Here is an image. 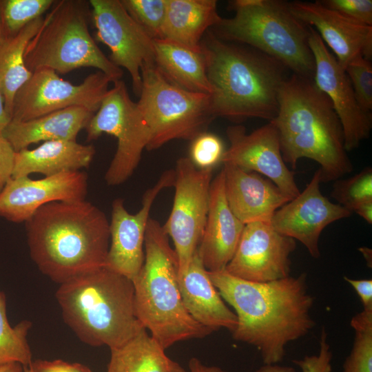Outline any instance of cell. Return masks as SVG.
<instances>
[{
  "label": "cell",
  "mask_w": 372,
  "mask_h": 372,
  "mask_svg": "<svg viewBox=\"0 0 372 372\" xmlns=\"http://www.w3.org/2000/svg\"><path fill=\"white\" fill-rule=\"evenodd\" d=\"M222 298L235 311L234 339L256 347L264 364H276L291 342L306 335L316 323L313 298L304 273L266 282L238 278L225 269L208 271Z\"/></svg>",
  "instance_id": "6da1fadb"
},
{
  "label": "cell",
  "mask_w": 372,
  "mask_h": 372,
  "mask_svg": "<svg viewBox=\"0 0 372 372\" xmlns=\"http://www.w3.org/2000/svg\"><path fill=\"white\" fill-rule=\"evenodd\" d=\"M25 224L30 258L52 281L61 285L105 267L110 223L92 203L52 202Z\"/></svg>",
  "instance_id": "7a4b0ae2"
},
{
  "label": "cell",
  "mask_w": 372,
  "mask_h": 372,
  "mask_svg": "<svg viewBox=\"0 0 372 372\" xmlns=\"http://www.w3.org/2000/svg\"><path fill=\"white\" fill-rule=\"evenodd\" d=\"M269 122L278 130L283 160L293 169L300 158L311 159L320 166L322 183L353 171L340 121L313 79L288 76L279 92L278 113Z\"/></svg>",
  "instance_id": "3957f363"
},
{
  "label": "cell",
  "mask_w": 372,
  "mask_h": 372,
  "mask_svg": "<svg viewBox=\"0 0 372 372\" xmlns=\"http://www.w3.org/2000/svg\"><path fill=\"white\" fill-rule=\"evenodd\" d=\"M204 36L200 45L212 87L214 116L236 123L249 118L272 121L288 69L256 50L223 41L211 31Z\"/></svg>",
  "instance_id": "277c9868"
},
{
  "label": "cell",
  "mask_w": 372,
  "mask_h": 372,
  "mask_svg": "<svg viewBox=\"0 0 372 372\" xmlns=\"http://www.w3.org/2000/svg\"><path fill=\"white\" fill-rule=\"evenodd\" d=\"M55 296L64 322L87 345L116 348L145 329L132 280L106 267L59 285Z\"/></svg>",
  "instance_id": "5b68a950"
},
{
  "label": "cell",
  "mask_w": 372,
  "mask_h": 372,
  "mask_svg": "<svg viewBox=\"0 0 372 372\" xmlns=\"http://www.w3.org/2000/svg\"><path fill=\"white\" fill-rule=\"evenodd\" d=\"M144 250V263L132 280L135 314L142 326L165 350L178 342L211 334L185 309L178 283L176 254L163 225L152 218Z\"/></svg>",
  "instance_id": "8992f818"
},
{
  "label": "cell",
  "mask_w": 372,
  "mask_h": 372,
  "mask_svg": "<svg viewBox=\"0 0 372 372\" xmlns=\"http://www.w3.org/2000/svg\"><path fill=\"white\" fill-rule=\"evenodd\" d=\"M234 12L211 28L218 38L247 45L300 76L313 78L315 62L309 44V27L290 11L288 2L236 0Z\"/></svg>",
  "instance_id": "52a82bcc"
},
{
  "label": "cell",
  "mask_w": 372,
  "mask_h": 372,
  "mask_svg": "<svg viewBox=\"0 0 372 372\" xmlns=\"http://www.w3.org/2000/svg\"><path fill=\"white\" fill-rule=\"evenodd\" d=\"M91 21L89 1H55L41 30L26 48L25 64L28 70L32 73L50 69L65 74L90 67L103 72L114 82L120 80L123 70L98 47L90 33Z\"/></svg>",
  "instance_id": "ba28073f"
},
{
  "label": "cell",
  "mask_w": 372,
  "mask_h": 372,
  "mask_svg": "<svg viewBox=\"0 0 372 372\" xmlns=\"http://www.w3.org/2000/svg\"><path fill=\"white\" fill-rule=\"evenodd\" d=\"M141 79L136 103L149 132L146 149H158L175 139L192 141L216 118L210 95L175 85L155 64L143 65Z\"/></svg>",
  "instance_id": "9c48e42d"
},
{
  "label": "cell",
  "mask_w": 372,
  "mask_h": 372,
  "mask_svg": "<svg viewBox=\"0 0 372 372\" xmlns=\"http://www.w3.org/2000/svg\"><path fill=\"white\" fill-rule=\"evenodd\" d=\"M85 128L87 141L98 138L103 133L117 139L116 153L105 175L108 185L126 181L134 173L149 142L145 121L121 79L114 81Z\"/></svg>",
  "instance_id": "30bf717a"
},
{
  "label": "cell",
  "mask_w": 372,
  "mask_h": 372,
  "mask_svg": "<svg viewBox=\"0 0 372 372\" xmlns=\"http://www.w3.org/2000/svg\"><path fill=\"white\" fill-rule=\"evenodd\" d=\"M174 170V202L163 227L173 241L180 277L187 271L202 238L214 169H199L189 157H180Z\"/></svg>",
  "instance_id": "8fae6325"
},
{
  "label": "cell",
  "mask_w": 372,
  "mask_h": 372,
  "mask_svg": "<svg viewBox=\"0 0 372 372\" xmlns=\"http://www.w3.org/2000/svg\"><path fill=\"white\" fill-rule=\"evenodd\" d=\"M113 82L99 70L88 75L81 83L74 85L52 70H37L17 92L10 121H26L74 106L96 113Z\"/></svg>",
  "instance_id": "7c38bea8"
},
{
  "label": "cell",
  "mask_w": 372,
  "mask_h": 372,
  "mask_svg": "<svg viewBox=\"0 0 372 372\" xmlns=\"http://www.w3.org/2000/svg\"><path fill=\"white\" fill-rule=\"evenodd\" d=\"M95 41L107 45L110 60L130 74L134 92L141 90V68L154 64V39L130 16L121 0H90Z\"/></svg>",
  "instance_id": "4fadbf2b"
},
{
  "label": "cell",
  "mask_w": 372,
  "mask_h": 372,
  "mask_svg": "<svg viewBox=\"0 0 372 372\" xmlns=\"http://www.w3.org/2000/svg\"><path fill=\"white\" fill-rule=\"evenodd\" d=\"M294 239L277 231L271 223L245 225L239 242L225 270L247 281L271 282L289 277Z\"/></svg>",
  "instance_id": "5bb4252c"
},
{
  "label": "cell",
  "mask_w": 372,
  "mask_h": 372,
  "mask_svg": "<svg viewBox=\"0 0 372 372\" xmlns=\"http://www.w3.org/2000/svg\"><path fill=\"white\" fill-rule=\"evenodd\" d=\"M309 27V44L315 62L313 79L331 101L343 129L345 149L350 152L369 137L371 114L360 107L344 69L318 32Z\"/></svg>",
  "instance_id": "9a60e30c"
},
{
  "label": "cell",
  "mask_w": 372,
  "mask_h": 372,
  "mask_svg": "<svg viewBox=\"0 0 372 372\" xmlns=\"http://www.w3.org/2000/svg\"><path fill=\"white\" fill-rule=\"evenodd\" d=\"M174 176V169L165 171L154 185L145 192L141 207L136 214L127 211L123 199L113 201L107 268L132 280L137 276L144 263L145 236L151 208L159 193L173 186Z\"/></svg>",
  "instance_id": "2e32d148"
},
{
  "label": "cell",
  "mask_w": 372,
  "mask_h": 372,
  "mask_svg": "<svg viewBox=\"0 0 372 372\" xmlns=\"http://www.w3.org/2000/svg\"><path fill=\"white\" fill-rule=\"evenodd\" d=\"M226 133L229 146L221 163L262 174L292 198L300 194L294 173L283 160L279 134L271 122L251 133L241 125H231Z\"/></svg>",
  "instance_id": "e0dca14e"
},
{
  "label": "cell",
  "mask_w": 372,
  "mask_h": 372,
  "mask_svg": "<svg viewBox=\"0 0 372 372\" xmlns=\"http://www.w3.org/2000/svg\"><path fill=\"white\" fill-rule=\"evenodd\" d=\"M321 174L319 168L305 189L278 209L271 220L277 231L300 242L314 258L320 256L319 240L324 229L352 214L322 194Z\"/></svg>",
  "instance_id": "ac0fdd59"
},
{
  "label": "cell",
  "mask_w": 372,
  "mask_h": 372,
  "mask_svg": "<svg viewBox=\"0 0 372 372\" xmlns=\"http://www.w3.org/2000/svg\"><path fill=\"white\" fill-rule=\"evenodd\" d=\"M87 175L65 172L40 179L11 178L0 192V216L25 223L41 206L54 201L85 200Z\"/></svg>",
  "instance_id": "d6986e66"
},
{
  "label": "cell",
  "mask_w": 372,
  "mask_h": 372,
  "mask_svg": "<svg viewBox=\"0 0 372 372\" xmlns=\"http://www.w3.org/2000/svg\"><path fill=\"white\" fill-rule=\"evenodd\" d=\"M288 6L295 17L318 32L344 69L358 56L371 59L372 26L351 21L326 8L320 1H296L288 2Z\"/></svg>",
  "instance_id": "ffe728a7"
},
{
  "label": "cell",
  "mask_w": 372,
  "mask_h": 372,
  "mask_svg": "<svg viewBox=\"0 0 372 372\" xmlns=\"http://www.w3.org/2000/svg\"><path fill=\"white\" fill-rule=\"evenodd\" d=\"M244 227L228 205L222 169L211 183L206 223L198 247L208 271L225 269L234 256Z\"/></svg>",
  "instance_id": "44dd1931"
},
{
  "label": "cell",
  "mask_w": 372,
  "mask_h": 372,
  "mask_svg": "<svg viewBox=\"0 0 372 372\" xmlns=\"http://www.w3.org/2000/svg\"><path fill=\"white\" fill-rule=\"evenodd\" d=\"M225 190L234 214L244 224L271 223L275 212L292 199L262 175L223 163Z\"/></svg>",
  "instance_id": "7402d4cb"
},
{
  "label": "cell",
  "mask_w": 372,
  "mask_h": 372,
  "mask_svg": "<svg viewBox=\"0 0 372 372\" xmlns=\"http://www.w3.org/2000/svg\"><path fill=\"white\" fill-rule=\"evenodd\" d=\"M183 304L198 323L212 332L220 329L234 331L237 317L225 303L214 285L198 252L194 254L185 273L178 277Z\"/></svg>",
  "instance_id": "603a6c76"
},
{
  "label": "cell",
  "mask_w": 372,
  "mask_h": 372,
  "mask_svg": "<svg viewBox=\"0 0 372 372\" xmlns=\"http://www.w3.org/2000/svg\"><path fill=\"white\" fill-rule=\"evenodd\" d=\"M94 114L83 107H70L26 121H10L1 133L16 152L40 141H76Z\"/></svg>",
  "instance_id": "cb8c5ba5"
},
{
  "label": "cell",
  "mask_w": 372,
  "mask_h": 372,
  "mask_svg": "<svg viewBox=\"0 0 372 372\" xmlns=\"http://www.w3.org/2000/svg\"><path fill=\"white\" fill-rule=\"evenodd\" d=\"M96 150L92 145L76 141H50L33 149L15 153L12 178L41 173L45 176L65 172L80 171L91 164Z\"/></svg>",
  "instance_id": "d4e9b609"
},
{
  "label": "cell",
  "mask_w": 372,
  "mask_h": 372,
  "mask_svg": "<svg viewBox=\"0 0 372 372\" xmlns=\"http://www.w3.org/2000/svg\"><path fill=\"white\" fill-rule=\"evenodd\" d=\"M154 64L172 83L184 90L211 95L206 60L202 50H193L167 39H154Z\"/></svg>",
  "instance_id": "484cf974"
},
{
  "label": "cell",
  "mask_w": 372,
  "mask_h": 372,
  "mask_svg": "<svg viewBox=\"0 0 372 372\" xmlns=\"http://www.w3.org/2000/svg\"><path fill=\"white\" fill-rule=\"evenodd\" d=\"M221 18L215 0H167L162 39L201 50L203 36Z\"/></svg>",
  "instance_id": "4316f807"
},
{
  "label": "cell",
  "mask_w": 372,
  "mask_h": 372,
  "mask_svg": "<svg viewBox=\"0 0 372 372\" xmlns=\"http://www.w3.org/2000/svg\"><path fill=\"white\" fill-rule=\"evenodd\" d=\"M110 352L107 372H188L166 355L145 329Z\"/></svg>",
  "instance_id": "83f0119b"
},
{
  "label": "cell",
  "mask_w": 372,
  "mask_h": 372,
  "mask_svg": "<svg viewBox=\"0 0 372 372\" xmlns=\"http://www.w3.org/2000/svg\"><path fill=\"white\" fill-rule=\"evenodd\" d=\"M44 20L41 17L33 21L14 37L6 39L0 48V92L10 118L17 92L32 74L25 64L26 48L41 30Z\"/></svg>",
  "instance_id": "f1b7e54d"
},
{
  "label": "cell",
  "mask_w": 372,
  "mask_h": 372,
  "mask_svg": "<svg viewBox=\"0 0 372 372\" xmlns=\"http://www.w3.org/2000/svg\"><path fill=\"white\" fill-rule=\"evenodd\" d=\"M32 323L24 320L12 327L6 313V298L0 291V365L18 362L23 367L32 362L27 335Z\"/></svg>",
  "instance_id": "f546056e"
},
{
  "label": "cell",
  "mask_w": 372,
  "mask_h": 372,
  "mask_svg": "<svg viewBox=\"0 0 372 372\" xmlns=\"http://www.w3.org/2000/svg\"><path fill=\"white\" fill-rule=\"evenodd\" d=\"M350 324L355 338L343 372H372V310L362 309L351 318Z\"/></svg>",
  "instance_id": "4dcf8cb0"
},
{
  "label": "cell",
  "mask_w": 372,
  "mask_h": 372,
  "mask_svg": "<svg viewBox=\"0 0 372 372\" xmlns=\"http://www.w3.org/2000/svg\"><path fill=\"white\" fill-rule=\"evenodd\" d=\"M54 0H0V16L6 38L14 37L27 25L43 17Z\"/></svg>",
  "instance_id": "1f68e13d"
},
{
  "label": "cell",
  "mask_w": 372,
  "mask_h": 372,
  "mask_svg": "<svg viewBox=\"0 0 372 372\" xmlns=\"http://www.w3.org/2000/svg\"><path fill=\"white\" fill-rule=\"evenodd\" d=\"M331 197L351 213L362 203L372 200V168L366 167L344 180H335Z\"/></svg>",
  "instance_id": "d6a6232c"
},
{
  "label": "cell",
  "mask_w": 372,
  "mask_h": 372,
  "mask_svg": "<svg viewBox=\"0 0 372 372\" xmlns=\"http://www.w3.org/2000/svg\"><path fill=\"white\" fill-rule=\"evenodd\" d=\"M130 16L154 40L163 38L167 0H121Z\"/></svg>",
  "instance_id": "836d02e7"
},
{
  "label": "cell",
  "mask_w": 372,
  "mask_h": 372,
  "mask_svg": "<svg viewBox=\"0 0 372 372\" xmlns=\"http://www.w3.org/2000/svg\"><path fill=\"white\" fill-rule=\"evenodd\" d=\"M344 70L360 107L371 113L372 109V66L369 60L360 56L352 60Z\"/></svg>",
  "instance_id": "e575fe53"
},
{
  "label": "cell",
  "mask_w": 372,
  "mask_h": 372,
  "mask_svg": "<svg viewBox=\"0 0 372 372\" xmlns=\"http://www.w3.org/2000/svg\"><path fill=\"white\" fill-rule=\"evenodd\" d=\"M320 349L317 355L305 356L302 360H293L302 372H331L333 353L327 342V333L322 329L319 340ZM256 372H296L293 368L276 364H264Z\"/></svg>",
  "instance_id": "d590c367"
},
{
  "label": "cell",
  "mask_w": 372,
  "mask_h": 372,
  "mask_svg": "<svg viewBox=\"0 0 372 372\" xmlns=\"http://www.w3.org/2000/svg\"><path fill=\"white\" fill-rule=\"evenodd\" d=\"M225 151L221 139L205 132L192 141L189 158L199 169H214L221 163Z\"/></svg>",
  "instance_id": "8d00e7d4"
},
{
  "label": "cell",
  "mask_w": 372,
  "mask_h": 372,
  "mask_svg": "<svg viewBox=\"0 0 372 372\" xmlns=\"http://www.w3.org/2000/svg\"><path fill=\"white\" fill-rule=\"evenodd\" d=\"M320 2L351 21L372 26L371 0H324Z\"/></svg>",
  "instance_id": "74e56055"
},
{
  "label": "cell",
  "mask_w": 372,
  "mask_h": 372,
  "mask_svg": "<svg viewBox=\"0 0 372 372\" xmlns=\"http://www.w3.org/2000/svg\"><path fill=\"white\" fill-rule=\"evenodd\" d=\"M16 152L0 132V192L12 178Z\"/></svg>",
  "instance_id": "f35d334b"
},
{
  "label": "cell",
  "mask_w": 372,
  "mask_h": 372,
  "mask_svg": "<svg viewBox=\"0 0 372 372\" xmlns=\"http://www.w3.org/2000/svg\"><path fill=\"white\" fill-rule=\"evenodd\" d=\"M33 372H92L80 363H71L62 360L32 361L30 365Z\"/></svg>",
  "instance_id": "ab89813d"
},
{
  "label": "cell",
  "mask_w": 372,
  "mask_h": 372,
  "mask_svg": "<svg viewBox=\"0 0 372 372\" xmlns=\"http://www.w3.org/2000/svg\"><path fill=\"white\" fill-rule=\"evenodd\" d=\"M344 278L352 286L360 297L363 309L372 310V280H357L347 276H344Z\"/></svg>",
  "instance_id": "60d3db41"
},
{
  "label": "cell",
  "mask_w": 372,
  "mask_h": 372,
  "mask_svg": "<svg viewBox=\"0 0 372 372\" xmlns=\"http://www.w3.org/2000/svg\"><path fill=\"white\" fill-rule=\"evenodd\" d=\"M188 366L189 369L188 372H226L218 366H206L196 358L190 359Z\"/></svg>",
  "instance_id": "b9f144b4"
},
{
  "label": "cell",
  "mask_w": 372,
  "mask_h": 372,
  "mask_svg": "<svg viewBox=\"0 0 372 372\" xmlns=\"http://www.w3.org/2000/svg\"><path fill=\"white\" fill-rule=\"evenodd\" d=\"M369 225L372 224V200L360 205L354 211Z\"/></svg>",
  "instance_id": "7bdbcfd3"
},
{
  "label": "cell",
  "mask_w": 372,
  "mask_h": 372,
  "mask_svg": "<svg viewBox=\"0 0 372 372\" xmlns=\"http://www.w3.org/2000/svg\"><path fill=\"white\" fill-rule=\"evenodd\" d=\"M10 118L6 110L4 99L0 92V132L10 123Z\"/></svg>",
  "instance_id": "ee69618b"
},
{
  "label": "cell",
  "mask_w": 372,
  "mask_h": 372,
  "mask_svg": "<svg viewBox=\"0 0 372 372\" xmlns=\"http://www.w3.org/2000/svg\"><path fill=\"white\" fill-rule=\"evenodd\" d=\"M23 366L18 362L0 365V372H23Z\"/></svg>",
  "instance_id": "f6af8a7d"
},
{
  "label": "cell",
  "mask_w": 372,
  "mask_h": 372,
  "mask_svg": "<svg viewBox=\"0 0 372 372\" xmlns=\"http://www.w3.org/2000/svg\"><path fill=\"white\" fill-rule=\"evenodd\" d=\"M359 251L362 254L364 258L368 263V266L371 267V249L364 247L359 248Z\"/></svg>",
  "instance_id": "bcb514c9"
},
{
  "label": "cell",
  "mask_w": 372,
  "mask_h": 372,
  "mask_svg": "<svg viewBox=\"0 0 372 372\" xmlns=\"http://www.w3.org/2000/svg\"><path fill=\"white\" fill-rule=\"evenodd\" d=\"M6 39V38L5 37V34H4L3 25H2V22H1V16H0V48L2 45V44L3 43Z\"/></svg>",
  "instance_id": "7dc6e473"
},
{
  "label": "cell",
  "mask_w": 372,
  "mask_h": 372,
  "mask_svg": "<svg viewBox=\"0 0 372 372\" xmlns=\"http://www.w3.org/2000/svg\"><path fill=\"white\" fill-rule=\"evenodd\" d=\"M23 372H33V371H32L31 366H29L23 367Z\"/></svg>",
  "instance_id": "c3c4849f"
}]
</instances>
